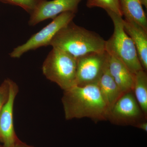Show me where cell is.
<instances>
[{"label":"cell","mask_w":147,"mask_h":147,"mask_svg":"<svg viewBox=\"0 0 147 147\" xmlns=\"http://www.w3.org/2000/svg\"><path fill=\"white\" fill-rule=\"evenodd\" d=\"M18 90L17 84L10 80L8 99L0 112V147L12 146L19 140L13 122V105Z\"/></svg>","instance_id":"ba28073f"},{"label":"cell","mask_w":147,"mask_h":147,"mask_svg":"<svg viewBox=\"0 0 147 147\" xmlns=\"http://www.w3.org/2000/svg\"><path fill=\"white\" fill-rule=\"evenodd\" d=\"M140 2L142 5L144 6L147 8V0H140Z\"/></svg>","instance_id":"ffe728a7"},{"label":"cell","mask_w":147,"mask_h":147,"mask_svg":"<svg viewBox=\"0 0 147 147\" xmlns=\"http://www.w3.org/2000/svg\"><path fill=\"white\" fill-rule=\"evenodd\" d=\"M124 28L132 40L143 69L147 70V31L139 24L123 19Z\"/></svg>","instance_id":"8fae6325"},{"label":"cell","mask_w":147,"mask_h":147,"mask_svg":"<svg viewBox=\"0 0 147 147\" xmlns=\"http://www.w3.org/2000/svg\"><path fill=\"white\" fill-rule=\"evenodd\" d=\"M10 80L8 79H5L0 86V112L8 99Z\"/></svg>","instance_id":"e0dca14e"},{"label":"cell","mask_w":147,"mask_h":147,"mask_svg":"<svg viewBox=\"0 0 147 147\" xmlns=\"http://www.w3.org/2000/svg\"><path fill=\"white\" fill-rule=\"evenodd\" d=\"M42 0H0V2L21 7L30 14Z\"/></svg>","instance_id":"2e32d148"},{"label":"cell","mask_w":147,"mask_h":147,"mask_svg":"<svg viewBox=\"0 0 147 147\" xmlns=\"http://www.w3.org/2000/svg\"><path fill=\"white\" fill-rule=\"evenodd\" d=\"M98 88L109 109L123 94L108 70V66L97 83Z\"/></svg>","instance_id":"7c38bea8"},{"label":"cell","mask_w":147,"mask_h":147,"mask_svg":"<svg viewBox=\"0 0 147 147\" xmlns=\"http://www.w3.org/2000/svg\"><path fill=\"white\" fill-rule=\"evenodd\" d=\"M135 127L139 128V129H142L143 131L147 132V120L142 121L140 122L139 123L137 124L134 126Z\"/></svg>","instance_id":"ac0fdd59"},{"label":"cell","mask_w":147,"mask_h":147,"mask_svg":"<svg viewBox=\"0 0 147 147\" xmlns=\"http://www.w3.org/2000/svg\"><path fill=\"white\" fill-rule=\"evenodd\" d=\"M139 106L147 118V74L144 69L134 74V83L132 90Z\"/></svg>","instance_id":"5bb4252c"},{"label":"cell","mask_w":147,"mask_h":147,"mask_svg":"<svg viewBox=\"0 0 147 147\" xmlns=\"http://www.w3.org/2000/svg\"><path fill=\"white\" fill-rule=\"evenodd\" d=\"M86 6L88 8L100 7L105 11H110L122 16L119 0H88Z\"/></svg>","instance_id":"9a60e30c"},{"label":"cell","mask_w":147,"mask_h":147,"mask_svg":"<svg viewBox=\"0 0 147 147\" xmlns=\"http://www.w3.org/2000/svg\"><path fill=\"white\" fill-rule=\"evenodd\" d=\"M77 59L64 51L53 47L42 65V71L48 80L64 91L76 85Z\"/></svg>","instance_id":"277c9868"},{"label":"cell","mask_w":147,"mask_h":147,"mask_svg":"<svg viewBox=\"0 0 147 147\" xmlns=\"http://www.w3.org/2000/svg\"><path fill=\"white\" fill-rule=\"evenodd\" d=\"M108 58L109 54L106 51L89 53L77 58L76 86L97 84L108 67Z\"/></svg>","instance_id":"52a82bcc"},{"label":"cell","mask_w":147,"mask_h":147,"mask_svg":"<svg viewBox=\"0 0 147 147\" xmlns=\"http://www.w3.org/2000/svg\"><path fill=\"white\" fill-rule=\"evenodd\" d=\"M108 54V70L112 78L123 93L132 91L134 74L119 59Z\"/></svg>","instance_id":"30bf717a"},{"label":"cell","mask_w":147,"mask_h":147,"mask_svg":"<svg viewBox=\"0 0 147 147\" xmlns=\"http://www.w3.org/2000/svg\"><path fill=\"white\" fill-rule=\"evenodd\" d=\"M125 20L139 24L147 31V19L140 0H119Z\"/></svg>","instance_id":"4fadbf2b"},{"label":"cell","mask_w":147,"mask_h":147,"mask_svg":"<svg viewBox=\"0 0 147 147\" xmlns=\"http://www.w3.org/2000/svg\"><path fill=\"white\" fill-rule=\"evenodd\" d=\"M106 11L113 21L114 29L112 36L105 42V51L123 63L133 74L144 69L134 43L124 28L122 16L110 11Z\"/></svg>","instance_id":"3957f363"},{"label":"cell","mask_w":147,"mask_h":147,"mask_svg":"<svg viewBox=\"0 0 147 147\" xmlns=\"http://www.w3.org/2000/svg\"><path fill=\"white\" fill-rule=\"evenodd\" d=\"M62 102L66 119L87 118L96 122L108 120L110 109L97 84L76 85L64 91Z\"/></svg>","instance_id":"6da1fadb"},{"label":"cell","mask_w":147,"mask_h":147,"mask_svg":"<svg viewBox=\"0 0 147 147\" xmlns=\"http://www.w3.org/2000/svg\"><path fill=\"white\" fill-rule=\"evenodd\" d=\"M82 0H42L33 12L30 14L29 26H34L47 19H54L66 12L76 14Z\"/></svg>","instance_id":"9c48e42d"},{"label":"cell","mask_w":147,"mask_h":147,"mask_svg":"<svg viewBox=\"0 0 147 147\" xmlns=\"http://www.w3.org/2000/svg\"><path fill=\"white\" fill-rule=\"evenodd\" d=\"M108 120L119 125L134 126L147 117L137 102L133 92L125 93L110 108Z\"/></svg>","instance_id":"8992f818"},{"label":"cell","mask_w":147,"mask_h":147,"mask_svg":"<svg viewBox=\"0 0 147 147\" xmlns=\"http://www.w3.org/2000/svg\"><path fill=\"white\" fill-rule=\"evenodd\" d=\"M10 147H34L32 146H29V145H27V144H25L22 142H21V140H18L17 142L13 145V146Z\"/></svg>","instance_id":"d6986e66"},{"label":"cell","mask_w":147,"mask_h":147,"mask_svg":"<svg viewBox=\"0 0 147 147\" xmlns=\"http://www.w3.org/2000/svg\"><path fill=\"white\" fill-rule=\"evenodd\" d=\"M105 42L97 33L78 26L72 21L57 33L49 45L77 59L89 53L105 52Z\"/></svg>","instance_id":"7a4b0ae2"},{"label":"cell","mask_w":147,"mask_h":147,"mask_svg":"<svg viewBox=\"0 0 147 147\" xmlns=\"http://www.w3.org/2000/svg\"><path fill=\"white\" fill-rule=\"evenodd\" d=\"M75 16L76 14L71 12H64L58 15L51 23L33 35L26 42L14 48L9 54L11 57L19 58L29 51L48 46L57 33L73 21Z\"/></svg>","instance_id":"5b68a950"}]
</instances>
